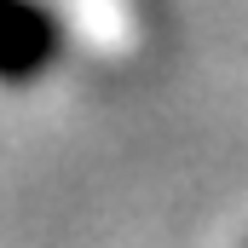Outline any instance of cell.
<instances>
[{
  "instance_id": "cell-2",
  "label": "cell",
  "mask_w": 248,
  "mask_h": 248,
  "mask_svg": "<svg viewBox=\"0 0 248 248\" xmlns=\"http://www.w3.org/2000/svg\"><path fill=\"white\" fill-rule=\"evenodd\" d=\"M243 248H248V243H243Z\"/></svg>"
},
{
  "instance_id": "cell-1",
  "label": "cell",
  "mask_w": 248,
  "mask_h": 248,
  "mask_svg": "<svg viewBox=\"0 0 248 248\" xmlns=\"http://www.w3.org/2000/svg\"><path fill=\"white\" fill-rule=\"evenodd\" d=\"M63 58V17L46 0H0V87H35Z\"/></svg>"
}]
</instances>
